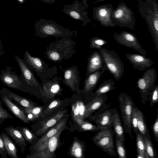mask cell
Here are the masks:
<instances>
[{"mask_svg": "<svg viewBox=\"0 0 158 158\" xmlns=\"http://www.w3.org/2000/svg\"><path fill=\"white\" fill-rule=\"evenodd\" d=\"M76 45L75 41L71 38L57 39L47 47L46 52L43 53L44 56L55 62H62L64 60H67L75 53Z\"/></svg>", "mask_w": 158, "mask_h": 158, "instance_id": "obj_1", "label": "cell"}, {"mask_svg": "<svg viewBox=\"0 0 158 158\" xmlns=\"http://www.w3.org/2000/svg\"><path fill=\"white\" fill-rule=\"evenodd\" d=\"M35 35L40 38L49 36L56 38L75 37L77 35L76 31H71L60 26L52 20L40 19L35 26Z\"/></svg>", "mask_w": 158, "mask_h": 158, "instance_id": "obj_2", "label": "cell"}, {"mask_svg": "<svg viewBox=\"0 0 158 158\" xmlns=\"http://www.w3.org/2000/svg\"><path fill=\"white\" fill-rule=\"evenodd\" d=\"M24 58L27 65L36 73L42 82L52 78L58 73V68L56 66L50 67L44 60L31 56L27 50L24 53Z\"/></svg>", "mask_w": 158, "mask_h": 158, "instance_id": "obj_3", "label": "cell"}, {"mask_svg": "<svg viewBox=\"0 0 158 158\" xmlns=\"http://www.w3.org/2000/svg\"><path fill=\"white\" fill-rule=\"evenodd\" d=\"M115 135L112 127L102 126L100 130L92 138L94 143L104 152L112 156H117L115 149L114 137Z\"/></svg>", "mask_w": 158, "mask_h": 158, "instance_id": "obj_4", "label": "cell"}, {"mask_svg": "<svg viewBox=\"0 0 158 158\" xmlns=\"http://www.w3.org/2000/svg\"><path fill=\"white\" fill-rule=\"evenodd\" d=\"M99 51L107 70L113 75L116 81H118L123 76L124 69L123 63L118 53L105 48H102Z\"/></svg>", "mask_w": 158, "mask_h": 158, "instance_id": "obj_5", "label": "cell"}, {"mask_svg": "<svg viewBox=\"0 0 158 158\" xmlns=\"http://www.w3.org/2000/svg\"><path fill=\"white\" fill-rule=\"evenodd\" d=\"M157 74L155 68H149L145 71L141 77L138 79L136 86L139 89L142 102L146 104L156 81Z\"/></svg>", "mask_w": 158, "mask_h": 158, "instance_id": "obj_6", "label": "cell"}, {"mask_svg": "<svg viewBox=\"0 0 158 158\" xmlns=\"http://www.w3.org/2000/svg\"><path fill=\"white\" fill-rule=\"evenodd\" d=\"M124 131L133 139L131 118L135 105L132 98L125 93H120L118 97Z\"/></svg>", "mask_w": 158, "mask_h": 158, "instance_id": "obj_7", "label": "cell"}, {"mask_svg": "<svg viewBox=\"0 0 158 158\" xmlns=\"http://www.w3.org/2000/svg\"><path fill=\"white\" fill-rule=\"evenodd\" d=\"M65 125L60 128L48 141L26 156L27 158H52L55 151L58 147L60 138Z\"/></svg>", "mask_w": 158, "mask_h": 158, "instance_id": "obj_8", "label": "cell"}, {"mask_svg": "<svg viewBox=\"0 0 158 158\" xmlns=\"http://www.w3.org/2000/svg\"><path fill=\"white\" fill-rule=\"evenodd\" d=\"M15 58L20 68V75L25 92L30 90L38 89L40 91L42 88L41 84L36 78L33 71L27 64L24 59L15 55Z\"/></svg>", "mask_w": 158, "mask_h": 158, "instance_id": "obj_9", "label": "cell"}, {"mask_svg": "<svg viewBox=\"0 0 158 158\" xmlns=\"http://www.w3.org/2000/svg\"><path fill=\"white\" fill-rule=\"evenodd\" d=\"M12 69L9 66L3 69L0 74V81L9 88L25 92L21 77Z\"/></svg>", "mask_w": 158, "mask_h": 158, "instance_id": "obj_10", "label": "cell"}, {"mask_svg": "<svg viewBox=\"0 0 158 158\" xmlns=\"http://www.w3.org/2000/svg\"><path fill=\"white\" fill-rule=\"evenodd\" d=\"M113 37L119 44L132 48L140 54L146 56L147 52L142 48L137 38L134 35L127 32H123L120 34H115Z\"/></svg>", "mask_w": 158, "mask_h": 158, "instance_id": "obj_11", "label": "cell"}, {"mask_svg": "<svg viewBox=\"0 0 158 158\" xmlns=\"http://www.w3.org/2000/svg\"><path fill=\"white\" fill-rule=\"evenodd\" d=\"M62 81L60 77L55 76L51 79L42 82L40 83L42 87L40 90L41 94L47 98L51 99L60 94L62 89L60 84Z\"/></svg>", "mask_w": 158, "mask_h": 158, "instance_id": "obj_12", "label": "cell"}, {"mask_svg": "<svg viewBox=\"0 0 158 158\" xmlns=\"http://www.w3.org/2000/svg\"><path fill=\"white\" fill-rule=\"evenodd\" d=\"M59 68L64 73V79L62 82L72 91L79 92V83L81 79L79 76V72L77 66L74 65L65 70L63 69L61 66Z\"/></svg>", "mask_w": 158, "mask_h": 158, "instance_id": "obj_13", "label": "cell"}, {"mask_svg": "<svg viewBox=\"0 0 158 158\" xmlns=\"http://www.w3.org/2000/svg\"><path fill=\"white\" fill-rule=\"evenodd\" d=\"M107 99L106 94H104L95 97L89 102L85 106L84 118H89L95 111L109 108V105L106 103Z\"/></svg>", "mask_w": 158, "mask_h": 158, "instance_id": "obj_14", "label": "cell"}, {"mask_svg": "<svg viewBox=\"0 0 158 158\" xmlns=\"http://www.w3.org/2000/svg\"><path fill=\"white\" fill-rule=\"evenodd\" d=\"M125 55L129 63L132 64L133 68L140 71L145 70L154 64L151 59L141 54L126 53Z\"/></svg>", "mask_w": 158, "mask_h": 158, "instance_id": "obj_15", "label": "cell"}, {"mask_svg": "<svg viewBox=\"0 0 158 158\" xmlns=\"http://www.w3.org/2000/svg\"><path fill=\"white\" fill-rule=\"evenodd\" d=\"M109 108L102 109L89 117L91 121L97 126H108L112 127V116L114 108Z\"/></svg>", "mask_w": 158, "mask_h": 158, "instance_id": "obj_16", "label": "cell"}, {"mask_svg": "<svg viewBox=\"0 0 158 158\" xmlns=\"http://www.w3.org/2000/svg\"><path fill=\"white\" fill-rule=\"evenodd\" d=\"M2 102L16 117L24 123H30L23 110L18 104L15 103L5 94H0Z\"/></svg>", "mask_w": 158, "mask_h": 158, "instance_id": "obj_17", "label": "cell"}, {"mask_svg": "<svg viewBox=\"0 0 158 158\" xmlns=\"http://www.w3.org/2000/svg\"><path fill=\"white\" fill-rule=\"evenodd\" d=\"M107 69L104 65L101 69L85 76L84 82L83 92L87 94L92 93L93 90L96 87L102 75Z\"/></svg>", "mask_w": 158, "mask_h": 158, "instance_id": "obj_18", "label": "cell"}, {"mask_svg": "<svg viewBox=\"0 0 158 158\" xmlns=\"http://www.w3.org/2000/svg\"><path fill=\"white\" fill-rule=\"evenodd\" d=\"M85 76L102 69L105 64L100 52L95 51L87 59Z\"/></svg>", "mask_w": 158, "mask_h": 158, "instance_id": "obj_19", "label": "cell"}, {"mask_svg": "<svg viewBox=\"0 0 158 158\" xmlns=\"http://www.w3.org/2000/svg\"><path fill=\"white\" fill-rule=\"evenodd\" d=\"M81 3L76 0L70 5L64 6L63 12L73 19L83 21L84 15Z\"/></svg>", "mask_w": 158, "mask_h": 158, "instance_id": "obj_20", "label": "cell"}, {"mask_svg": "<svg viewBox=\"0 0 158 158\" xmlns=\"http://www.w3.org/2000/svg\"><path fill=\"white\" fill-rule=\"evenodd\" d=\"M66 112L65 110L59 111L45 119L42 124L41 127L37 131V135H40L43 134L55 125L61 119Z\"/></svg>", "mask_w": 158, "mask_h": 158, "instance_id": "obj_21", "label": "cell"}, {"mask_svg": "<svg viewBox=\"0 0 158 158\" xmlns=\"http://www.w3.org/2000/svg\"><path fill=\"white\" fill-rule=\"evenodd\" d=\"M65 118L60 120L54 126L43 135L34 145L31 151H33L48 141L55 134L58 130L66 124Z\"/></svg>", "mask_w": 158, "mask_h": 158, "instance_id": "obj_22", "label": "cell"}, {"mask_svg": "<svg viewBox=\"0 0 158 158\" xmlns=\"http://www.w3.org/2000/svg\"><path fill=\"white\" fill-rule=\"evenodd\" d=\"M4 130L7 135L20 148L21 153H23L26 150L27 144L25 139L20 131L16 128L13 127V125L5 127Z\"/></svg>", "mask_w": 158, "mask_h": 158, "instance_id": "obj_23", "label": "cell"}, {"mask_svg": "<svg viewBox=\"0 0 158 158\" xmlns=\"http://www.w3.org/2000/svg\"><path fill=\"white\" fill-rule=\"evenodd\" d=\"M0 94H5L10 99L14 100L20 106L24 108H28L35 106L34 103L30 100L17 95L5 88H1Z\"/></svg>", "mask_w": 158, "mask_h": 158, "instance_id": "obj_24", "label": "cell"}, {"mask_svg": "<svg viewBox=\"0 0 158 158\" xmlns=\"http://www.w3.org/2000/svg\"><path fill=\"white\" fill-rule=\"evenodd\" d=\"M115 135L124 144L125 136L124 129L122 125L119 113L115 108L112 116V126Z\"/></svg>", "mask_w": 158, "mask_h": 158, "instance_id": "obj_25", "label": "cell"}, {"mask_svg": "<svg viewBox=\"0 0 158 158\" xmlns=\"http://www.w3.org/2000/svg\"><path fill=\"white\" fill-rule=\"evenodd\" d=\"M1 135L7 154L11 158H19L17 148L15 143L7 134L2 132Z\"/></svg>", "mask_w": 158, "mask_h": 158, "instance_id": "obj_26", "label": "cell"}, {"mask_svg": "<svg viewBox=\"0 0 158 158\" xmlns=\"http://www.w3.org/2000/svg\"><path fill=\"white\" fill-rule=\"evenodd\" d=\"M115 82L112 79L105 80L100 85L96 90L91 94L93 99L96 97L100 96L109 92L116 88L114 85Z\"/></svg>", "mask_w": 158, "mask_h": 158, "instance_id": "obj_27", "label": "cell"}, {"mask_svg": "<svg viewBox=\"0 0 158 158\" xmlns=\"http://www.w3.org/2000/svg\"><path fill=\"white\" fill-rule=\"evenodd\" d=\"M137 126L139 131L143 136L149 139H151L143 113L138 107L137 108Z\"/></svg>", "mask_w": 158, "mask_h": 158, "instance_id": "obj_28", "label": "cell"}, {"mask_svg": "<svg viewBox=\"0 0 158 158\" xmlns=\"http://www.w3.org/2000/svg\"><path fill=\"white\" fill-rule=\"evenodd\" d=\"M136 134L137 158H146L145 143L143 137L140 133Z\"/></svg>", "mask_w": 158, "mask_h": 158, "instance_id": "obj_29", "label": "cell"}, {"mask_svg": "<svg viewBox=\"0 0 158 158\" xmlns=\"http://www.w3.org/2000/svg\"><path fill=\"white\" fill-rule=\"evenodd\" d=\"M143 137L145 143L146 158H157L156 152L151 139Z\"/></svg>", "mask_w": 158, "mask_h": 158, "instance_id": "obj_30", "label": "cell"}, {"mask_svg": "<svg viewBox=\"0 0 158 158\" xmlns=\"http://www.w3.org/2000/svg\"><path fill=\"white\" fill-rule=\"evenodd\" d=\"M62 104V101L59 99H55L42 112L40 116L44 118L56 109L59 108Z\"/></svg>", "mask_w": 158, "mask_h": 158, "instance_id": "obj_31", "label": "cell"}, {"mask_svg": "<svg viewBox=\"0 0 158 158\" xmlns=\"http://www.w3.org/2000/svg\"><path fill=\"white\" fill-rule=\"evenodd\" d=\"M16 128L21 133L26 141L31 144L34 141L35 136L28 128L17 126Z\"/></svg>", "mask_w": 158, "mask_h": 158, "instance_id": "obj_32", "label": "cell"}, {"mask_svg": "<svg viewBox=\"0 0 158 158\" xmlns=\"http://www.w3.org/2000/svg\"><path fill=\"white\" fill-rule=\"evenodd\" d=\"M83 152L82 145L78 141H74L71 147V155L74 157L81 158L83 156Z\"/></svg>", "mask_w": 158, "mask_h": 158, "instance_id": "obj_33", "label": "cell"}, {"mask_svg": "<svg viewBox=\"0 0 158 158\" xmlns=\"http://www.w3.org/2000/svg\"><path fill=\"white\" fill-rule=\"evenodd\" d=\"M78 124L81 130L83 131L97 132L100 130L102 127L101 126H96L84 120L81 121Z\"/></svg>", "mask_w": 158, "mask_h": 158, "instance_id": "obj_34", "label": "cell"}, {"mask_svg": "<svg viewBox=\"0 0 158 158\" xmlns=\"http://www.w3.org/2000/svg\"><path fill=\"white\" fill-rule=\"evenodd\" d=\"M115 140L116 152L120 158H127L126 151L124 144L115 135Z\"/></svg>", "mask_w": 158, "mask_h": 158, "instance_id": "obj_35", "label": "cell"}, {"mask_svg": "<svg viewBox=\"0 0 158 158\" xmlns=\"http://www.w3.org/2000/svg\"><path fill=\"white\" fill-rule=\"evenodd\" d=\"M89 46L90 48L99 49L102 46L106 44L108 42L102 38L97 37H92L89 40Z\"/></svg>", "mask_w": 158, "mask_h": 158, "instance_id": "obj_36", "label": "cell"}, {"mask_svg": "<svg viewBox=\"0 0 158 158\" xmlns=\"http://www.w3.org/2000/svg\"><path fill=\"white\" fill-rule=\"evenodd\" d=\"M21 107L25 113H31L34 116L35 119L40 116L43 109L42 107L34 106L28 108H25L22 106Z\"/></svg>", "mask_w": 158, "mask_h": 158, "instance_id": "obj_37", "label": "cell"}, {"mask_svg": "<svg viewBox=\"0 0 158 158\" xmlns=\"http://www.w3.org/2000/svg\"><path fill=\"white\" fill-rule=\"evenodd\" d=\"M137 107L135 105L134 106L131 118L132 128L134 132L136 134L140 133L138 130L137 126Z\"/></svg>", "mask_w": 158, "mask_h": 158, "instance_id": "obj_38", "label": "cell"}, {"mask_svg": "<svg viewBox=\"0 0 158 158\" xmlns=\"http://www.w3.org/2000/svg\"><path fill=\"white\" fill-rule=\"evenodd\" d=\"M149 101L150 106L152 107L154 104L158 102V85L155 84L149 96Z\"/></svg>", "mask_w": 158, "mask_h": 158, "instance_id": "obj_39", "label": "cell"}, {"mask_svg": "<svg viewBox=\"0 0 158 158\" xmlns=\"http://www.w3.org/2000/svg\"><path fill=\"white\" fill-rule=\"evenodd\" d=\"M12 119L13 117L3 108L1 100H0V124H2L6 119Z\"/></svg>", "mask_w": 158, "mask_h": 158, "instance_id": "obj_40", "label": "cell"}, {"mask_svg": "<svg viewBox=\"0 0 158 158\" xmlns=\"http://www.w3.org/2000/svg\"><path fill=\"white\" fill-rule=\"evenodd\" d=\"M79 111L78 114V120L77 122V124L81 121L84 120L85 111V105L81 101H79Z\"/></svg>", "mask_w": 158, "mask_h": 158, "instance_id": "obj_41", "label": "cell"}, {"mask_svg": "<svg viewBox=\"0 0 158 158\" xmlns=\"http://www.w3.org/2000/svg\"><path fill=\"white\" fill-rule=\"evenodd\" d=\"M72 110L73 118L74 120L77 122L79 111V105L78 100L73 104Z\"/></svg>", "mask_w": 158, "mask_h": 158, "instance_id": "obj_42", "label": "cell"}, {"mask_svg": "<svg viewBox=\"0 0 158 158\" xmlns=\"http://www.w3.org/2000/svg\"><path fill=\"white\" fill-rule=\"evenodd\" d=\"M152 129L154 135L156 140L158 141V113H157L156 118L152 126Z\"/></svg>", "mask_w": 158, "mask_h": 158, "instance_id": "obj_43", "label": "cell"}, {"mask_svg": "<svg viewBox=\"0 0 158 158\" xmlns=\"http://www.w3.org/2000/svg\"><path fill=\"white\" fill-rule=\"evenodd\" d=\"M4 143L1 134H0V155L2 158H7Z\"/></svg>", "mask_w": 158, "mask_h": 158, "instance_id": "obj_44", "label": "cell"}, {"mask_svg": "<svg viewBox=\"0 0 158 158\" xmlns=\"http://www.w3.org/2000/svg\"><path fill=\"white\" fill-rule=\"evenodd\" d=\"M123 11L121 9H118L115 13V17L116 18H119L123 16Z\"/></svg>", "mask_w": 158, "mask_h": 158, "instance_id": "obj_45", "label": "cell"}, {"mask_svg": "<svg viewBox=\"0 0 158 158\" xmlns=\"http://www.w3.org/2000/svg\"><path fill=\"white\" fill-rule=\"evenodd\" d=\"M107 13L106 10L104 9H101L99 11V15L102 17L105 16Z\"/></svg>", "mask_w": 158, "mask_h": 158, "instance_id": "obj_46", "label": "cell"}, {"mask_svg": "<svg viewBox=\"0 0 158 158\" xmlns=\"http://www.w3.org/2000/svg\"><path fill=\"white\" fill-rule=\"evenodd\" d=\"M44 3H46L49 4H52L53 3L56 1L57 0H40Z\"/></svg>", "mask_w": 158, "mask_h": 158, "instance_id": "obj_47", "label": "cell"}, {"mask_svg": "<svg viewBox=\"0 0 158 158\" xmlns=\"http://www.w3.org/2000/svg\"><path fill=\"white\" fill-rule=\"evenodd\" d=\"M154 27L155 30L158 32V21L155 20L154 23Z\"/></svg>", "mask_w": 158, "mask_h": 158, "instance_id": "obj_48", "label": "cell"}, {"mask_svg": "<svg viewBox=\"0 0 158 158\" xmlns=\"http://www.w3.org/2000/svg\"><path fill=\"white\" fill-rule=\"evenodd\" d=\"M20 3H23L24 2V0H17Z\"/></svg>", "mask_w": 158, "mask_h": 158, "instance_id": "obj_49", "label": "cell"}, {"mask_svg": "<svg viewBox=\"0 0 158 158\" xmlns=\"http://www.w3.org/2000/svg\"><path fill=\"white\" fill-rule=\"evenodd\" d=\"M1 55V54H0V55Z\"/></svg>", "mask_w": 158, "mask_h": 158, "instance_id": "obj_50", "label": "cell"}]
</instances>
